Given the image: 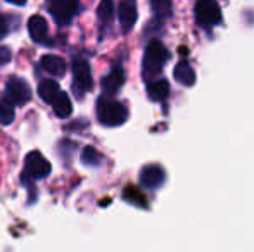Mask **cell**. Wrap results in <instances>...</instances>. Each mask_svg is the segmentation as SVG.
<instances>
[{"instance_id": "30bf717a", "label": "cell", "mask_w": 254, "mask_h": 252, "mask_svg": "<svg viewBox=\"0 0 254 252\" xmlns=\"http://www.w3.org/2000/svg\"><path fill=\"white\" fill-rule=\"evenodd\" d=\"M28 31H30V37L33 38V42L37 44H45L49 37V24L45 21L44 16L40 14H35L28 21Z\"/></svg>"}, {"instance_id": "8fae6325", "label": "cell", "mask_w": 254, "mask_h": 252, "mask_svg": "<svg viewBox=\"0 0 254 252\" xmlns=\"http://www.w3.org/2000/svg\"><path fill=\"white\" fill-rule=\"evenodd\" d=\"M118 16H120V23L123 31H130L133 28V24L137 23V3L131 0H125L118 7Z\"/></svg>"}, {"instance_id": "7a4b0ae2", "label": "cell", "mask_w": 254, "mask_h": 252, "mask_svg": "<svg viewBox=\"0 0 254 252\" xmlns=\"http://www.w3.org/2000/svg\"><path fill=\"white\" fill-rule=\"evenodd\" d=\"M97 119L104 126H120L128 119V111L121 102L104 97L97 104Z\"/></svg>"}, {"instance_id": "277c9868", "label": "cell", "mask_w": 254, "mask_h": 252, "mask_svg": "<svg viewBox=\"0 0 254 252\" xmlns=\"http://www.w3.org/2000/svg\"><path fill=\"white\" fill-rule=\"evenodd\" d=\"M195 21L201 28H213L221 23V9L216 2L211 0H201L195 3Z\"/></svg>"}, {"instance_id": "2e32d148", "label": "cell", "mask_w": 254, "mask_h": 252, "mask_svg": "<svg viewBox=\"0 0 254 252\" xmlns=\"http://www.w3.org/2000/svg\"><path fill=\"white\" fill-rule=\"evenodd\" d=\"M59 94H61V88H59V83H57V81L44 80V81H40V85H38V95H40L42 101L47 102V104H52Z\"/></svg>"}, {"instance_id": "ba28073f", "label": "cell", "mask_w": 254, "mask_h": 252, "mask_svg": "<svg viewBox=\"0 0 254 252\" xmlns=\"http://www.w3.org/2000/svg\"><path fill=\"white\" fill-rule=\"evenodd\" d=\"M164 180H166V173L157 164H149L140 171V183L145 189H151V190L159 189L164 183Z\"/></svg>"}, {"instance_id": "5b68a950", "label": "cell", "mask_w": 254, "mask_h": 252, "mask_svg": "<svg viewBox=\"0 0 254 252\" xmlns=\"http://www.w3.org/2000/svg\"><path fill=\"white\" fill-rule=\"evenodd\" d=\"M51 162L44 157L38 151H33L24 157V173L23 178L37 180V178H45V176L51 175Z\"/></svg>"}, {"instance_id": "ac0fdd59", "label": "cell", "mask_w": 254, "mask_h": 252, "mask_svg": "<svg viewBox=\"0 0 254 252\" xmlns=\"http://www.w3.org/2000/svg\"><path fill=\"white\" fill-rule=\"evenodd\" d=\"M16 118V112H14L12 105L7 104L5 101H0V125L2 126H7L14 121Z\"/></svg>"}, {"instance_id": "4fadbf2b", "label": "cell", "mask_w": 254, "mask_h": 252, "mask_svg": "<svg viewBox=\"0 0 254 252\" xmlns=\"http://www.w3.org/2000/svg\"><path fill=\"white\" fill-rule=\"evenodd\" d=\"M173 76H175V80L180 85H184V87H192V85L195 83V73L187 61H180L175 66Z\"/></svg>"}, {"instance_id": "ffe728a7", "label": "cell", "mask_w": 254, "mask_h": 252, "mask_svg": "<svg viewBox=\"0 0 254 252\" xmlns=\"http://www.w3.org/2000/svg\"><path fill=\"white\" fill-rule=\"evenodd\" d=\"M10 59H12V52H10V49L5 47V45H0V66L9 64Z\"/></svg>"}, {"instance_id": "6da1fadb", "label": "cell", "mask_w": 254, "mask_h": 252, "mask_svg": "<svg viewBox=\"0 0 254 252\" xmlns=\"http://www.w3.org/2000/svg\"><path fill=\"white\" fill-rule=\"evenodd\" d=\"M168 61H170L168 49L159 40L149 42L147 49L144 52V61H142V69H144L145 80H152L154 76H157Z\"/></svg>"}, {"instance_id": "3957f363", "label": "cell", "mask_w": 254, "mask_h": 252, "mask_svg": "<svg viewBox=\"0 0 254 252\" xmlns=\"http://www.w3.org/2000/svg\"><path fill=\"white\" fill-rule=\"evenodd\" d=\"M31 99V88L23 78L12 76L5 85V102L10 105H24Z\"/></svg>"}, {"instance_id": "52a82bcc", "label": "cell", "mask_w": 254, "mask_h": 252, "mask_svg": "<svg viewBox=\"0 0 254 252\" xmlns=\"http://www.w3.org/2000/svg\"><path fill=\"white\" fill-rule=\"evenodd\" d=\"M78 2H71V0H52L49 2V12L52 14L54 21L59 26H66L74 19L78 12Z\"/></svg>"}, {"instance_id": "7c38bea8", "label": "cell", "mask_w": 254, "mask_h": 252, "mask_svg": "<svg viewBox=\"0 0 254 252\" xmlns=\"http://www.w3.org/2000/svg\"><path fill=\"white\" fill-rule=\"evenodd\" d=\"M40 66L44 71H47L52 76H64L66 74V61L59 55H44L40 61Z\"/></svg>"}, {"instance_id": "9a60e30c", "label": "cell", "mask_w": 254, "mask_h": 252, "mask_svg": "<svg viewBox=\"0 0 254 252\" xmlns=\"http://www.w3.org/2000/svg\"><path fill=\"white\" fill-rule=\"evenodd\" d=\"M52 109H54V114H56L57 118H61V119L69 118L71 112H73V104H71V99L67 97V94L61 92V94L57 95L56 101L52 102Z\"/></svg>"}, {"instance_id": "8992f818", "label": "cell", "mask_w": 254, "mask_h": 252, "mask_svg": "<svg viewBox=\"0 0 254 252\" xmlns=\"http://www.w3.org/2000/svg\"><path fill=\"white\" fill-rule=\"evenodd\" d=\"M73 87L76 95H83L92 90L94 81H92L90 64L85 59H76L73 62Z\"/></svg>"}, {"instance_id": "d6986e66", "label": "cell", "mask_w": 254, "mask_h": 252, "mask_svg": "<svg viewBox=\"0 0 254 252\" xmlns=\"http://www.w3.org/2000/svg\"><path fill=\"white\" fill-rule=\"evenodd\" d=\"M97 14H99V19H101L102 23H111V19H113V14H114L113 2H109V0H104L101 5H99Z\"/></svg>"}, {"instance_id": "44dd1931", "label": "cell", "mask_w": 254, "mask_h": 252, "mask_svg": "<svg viewBox=\"0 0 254 252\" xmlns=\"http://www.w3.org/2000/svg\"><path fill=\"white\" fill-rule=\"evenodd\" d=\"M7 33H9V23H7V17L0 14V40L5 38Z\"/></svg>"}, {"instance_id": "5bb4252c", "label": "cell", "mask_w": 254, "mask_h": 252, "mask_svg": "<svg viewBox=\"0 0 254 252\" xmlns=\"http://www.w3.org/2000/svg\"><path fill=\"white\" fill-rule=\"evenodd\" d=\"M147 95L154 102H163L170 95V83L166 80H156L149 81L147 85Z\"/></svg>"}, {"instance_id": "9c48e42d", "label": "cell", "mask_w": 254, "mask_h": 252, "mask_svg": "<svg viewBox=\"0 0 254 252\" xmlns=\"http://www.w3.org/2000/svg\"><path fill=\"white\" fill-rule=\"evenodd\" d=\"M123 83H125L123 67L121 66L113 67V71H111V73L102 80V92H104V95H106V99L111 97V95H114V94H118L120 88L123 87Z\"/></svg>"}, {"instance_id": "e0dca14e", "label": "cell", "mask_w": 254, "mask_h": 252, "mask_svg": "<svg viewBox=\"0 0 254 252\" xmlns=\"http://www.w3.org/2000/svg\"><path fill=\"white\" fill-rule=\"evenodd\" d=\"M81 162L87 166H92V168H95V166H99L102 162V155L97 152V149L92 147V145H88V147L83 149V152H81Z\"/></svg>"}]
</instances>
